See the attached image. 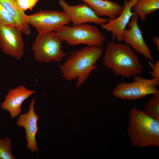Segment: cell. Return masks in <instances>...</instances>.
I'll list each match as a JSON object with an SVG mask.
<instances>
[{
  "instance_id": "16",
  "label": "cell",
  "mask_w": 159,
  "mask_h": 159,
  "mask_svg": "<svg viewBox=\"0 0 159 159\" xmlns=\"http://www.w3.org/2000/svg\"><path fill=\"white\" fill-rule=\"evenodd\" d=\"M159 9V0H138L132 7L134 12L137 14L143 21L146 16L155 12Z\"/></svg>"
},
{
  "instance_id": "10",
  "label": "cell",
  "mask_w": 159,
  "mask_h": 159,
  "mask_svg": "<svg viewBox=\"0 0 159 159\" xmlns=\"http://www.w3.org/2000/svg\"><path fill=\"white\" fill-rule=\"evenodd\" d=\"M138 15L136 13L131 17L127 25L128 29L123 32L124 41L131 46L138 54H141L145 59L154 62L151 51L146 43L142 32L138 24Z\"/></svg>"
},
{
  "instance_id": "7",
  "label": "cell",
  "mask_w": 159,
  "mask_h": 159,
  "mask_svg": "<svg viewBox=\"0 0 159 159\" xmlns=\"http://www.w3.org/2000/svg\"><path fill=\"white\" fill-rule=\"evenodd\" d=\"M28 23L35 27L38 34L56 32L70 22L63 11L55 10H42L29 15H26Z\"/></svg>"
},
{
  "instance_id": "9",
  "label": "cell",
  "mask_w": 159,
  "mask_h": 159,
  "mask_svg": "<svg viewBox=\"0 0 159 159\" xmlns=\"http://www.w3.org/2000/svg\"><path fill=\"white\" fill-rule=\"evenodd\" d=\"M58 3L73 25L87 23L101 25L108 21L107 18H101L97 15L85 3L72 6L64 0H58Z\"/></svg>"
},
{
  "instance_id": "5",
  "label": "cell",
  "mask_w": 159,
  "mask_h": 159,
  "mask_svg": "<svg viewBox=\"0 0 159 159\" xmlns=\"http://www.w3.org/2000/svg\"><path fill=\"white\" fill-rule=\"evenodd\" d=\"M62 42L54 31L38 34L32 46L35 59L44 63L60 62L67 54L62 50Z\"/></svg>"
},
{
  "instance_id": "2",
  "label": "cell",
  "mask_w": 159,
  "mask_h": 159,
  "mask_svg": "<svg viewBox=\"0 0 159 159\" xmlns=\"http://www.w3.org/2000/svg\"><path fill=\"white\" fill-rule=\"evenodd\" d=\"M102 61L104 65L111 70L116 76L130 78L141 74L143 70L138 56L126 43L109 42Z\"/></svg>"
},
{
  "instance_id": "1",
  "label": "cell",
  "mask_w": 159,
  "mask_h": 159,
  "mask_svg": "<svg viewBox=\"0 0 159 159\" xmlns=\"http://www.w3.org/2000/svg\"><path fill=\"white\" fill-rule=\"evenodd\" d=\"M102 47L88 46L72 51L59 69L62 77L67 81L76 79V87L80 86L97 68L95 65L102 56Z\"/></svg>"
},
{
  "instance_id": "14",
  "label": "cell",
  "mask_w": 159,
  "mask_h": 159,
  "mask_svg": "<svg viewBox=\"0 0 159 159\" xmlns=\"http://www.w3.org/2000/svg\"><path fill=\"white\" fill-rule=\"evenodd\" d=\"M80 0L86 3L98 16H107L110 19H116L124 9V6L109 0Z\"/></svg>"
},
{
  "instance_id": "11",
  "label": "cell",
  "mask_w": 159,
  "mask_h": 159,
  "mask_svg": "<svg viewBox=\"0 0 159 159\" xmlns=\"http://www.w3.org/2000/svg\"><path fill=\"white\" fill-rule=\"evenodd\" d=\"M35 102V99L34 98L29 105L28 112L19 115L16 121L17 126L24 128L26 147L32 152L39 150L35 137L39 130L37 122L39 117L34 110Z\"/></svg>"
},
{
  "instance_id": "12",
  "label": "cell",
  "mask_w": 159,
  "mask_h": 159,
  "mask_svg": "<svg viewBox=\"0 0 159 159\" xmlns=\"http://www.w3.org/2000/svg\"><path fill=\"white\" fill-rule=\"evenodd\" d=\"M137 1L124 0V9L118 17L114 19H109L107 23L101 25L102 29L112 32V41L114 42L116 38L119 42L124 41L123 31L134 14V12L131 11V9Z\"/></svg>"
},
{
  "instance_id": "21",
  "label": "cell",
  "mask_w": 159,
  "mask_h": 159,
  "mask_svg": "<svg viewBox=\"0 0 159 159\" xmlns=\"http://www.w3.org/2000/svg\"><path fill=\"white\" fill-rule=\"evenodd\" d=\"M148 64L152 70V71H149V73L153 77V78L159 80V60H158L153 63L150 60L148 62Z\"/></svg>"
},
{
  "instance_id": "13",
  "label": "cell",
  "mask_w": 159,
  "mask_h": 159,
  "mask_svg": "<svg viewBox=\"0 0 159 159\" xmlns=\"http://www.w3.org/2000/svg\"><path fill=\"white\" fill-rule=\"evenodd\" d=\"M35 91V90L29 89L23 85L10 89L1 103V107L9 112L11 118L16 117L21 113L23 103Z\"/></svg>"
},
{
  "instance_id": "19",
  "label": "cell",
  "mask_w": 159,
  "mask_h": 159,
  "mask_svg": "<svg viewBox=\"0 0 159 159\" xmlns=\"http://www.w3.org/2000/svg\"><path fill=\"white\" fill-rule=\"evenodd\" d=\"M0 24L17 27L15 20L0 3Z\"/></svg>"
},
{
  "instance_id": "15",
  "label": "cell",
  "mask_w": 159,
  "mask_h": 159,
  "mask_svg": "<svg viewBox=\"0 0 159 159\" xmlns=\"http://www.w3.org/2000/svg\"><path fill=\"white\" fill-rule=\"evenodd\" d=\"M0 3L13 17L23 33L27 35L31 34V28L26 21V15L18 6L16 0H0Z\"/></svg>"
},
{
  "instance_id": "3",
  "label": "cell",
  "mask_w": 159,
  "mask_h": 159,
  "mask_svg": "<svg viewBox=\"0 0 159 159\" xmlns=\"http://www.w3.org/2000/svg\"><path fill=\"white\" fill-rule=\"evenodd\" d=\"M127 132L134 146L159 147V121L135 108L129 112Z\"/></svg>"
},
{
  "instance_id": "18",
  "label": "cell",
  "mask_w": 159,
  "mask_h": 159,
  "mask_svg": "<svg viewBox=\"0 0 159 159\" xmlns=\"http://www.w3.org/2000/svg\"><path fill=\"white\" fill-rule=\"evenodd\" d=\"M12 141L8 137L0 138V159H15L12 153Z\"/></svg>"
},
{
  "instance_id": "23",
  "label": "cell",
  "mask_w": 159,
  "mask_h": 159,
  "mask_svg": "<svg viewBox=\"0 0 159 159\" xmlns=\"http://www.w3.org/2000/svg\"><path fill=\"white\" fill-rule=\"evenodd\" d=\"M136 0L138 1V0Z\"/></svg>"
},
{
  "instance_id": "22",
  "label": "cell",
  "mask_w": 159,
  "mask_h": 159,
  "mask_svg": "<svg viewBox=\"0 0 159 159\" xmlns=\"http://www.w3.org/2000/svg\"><path fill=\"white\" fill-rule=\"evenodd\" d=\"M152 40L153 43L156 47L157 51L159 52V39L156 36H154Z\"/></svg>"
},
{
  "instance_id": "6",
  "label": "cell",
  "mask_w": 159,
  "mask_h": 159,
  "mask_svg": "<svg viewBox=\"0 0 159 159\" xmlns=\"http://www.w3.org/2000/svg\"><path fill=\"white\" fill-rule=\"evenodd\" d=\"M134 77V81L130 83H119L114 89L112 95L122 100H135L159 92L157 87L159 80L145 79L138 75Z\"/></svg>"
},
{
  "instance_id": "17",
  "label": "cell",
  "mask_w": 159,
  "mask_h": 159,
  "mask_svg": "<svg viewBox=\"0 0 159 159\" xmlns=\"http://www.w3.org/2000/svg\"><path fill=\"white\" fill-rule=\"evenodd\" d=\"M143 110L149 116L159 121V92L152 94L144 105Z\"/></svg>"
},
{
  "instance_id": "8",
  "label": "cell",
  "mask_w": 159,
  "mask_h": 159,
  "mask_svg": "<svg viewBox=\"0 0 159 159\" xmlns=\"http://www.w3.org/2000/svg\"><path fill=\"white\" fill-rule=\"evenodd\" d=\"M23 33L17 27L0 24V47L5 54L17 60L24 54Z\"/></svg>"
},
{
  "instance_id": "20",
  "label": "cell",
  "mask_w": 159,
  "mask_h": 159,
  "mask_svg": "<svg viewBox=\"0 0 159 159\" xmlns=\"http://www.w3.org/2000/svg\"><path fill=\"white\" fill-rule=\"evenodd\" d=\"M39 0H16L19 7L24 11L29 9L32 10Z\"/></svg>"
},
{
  "instance_id": "4",
  "label": "cell",
  "mask_w": 159,
  "mask_h": 159,
  "mask_svg": "<svg viewBox=\"0 0 159 159\" xmlns=\"http://www.w3.org/2000/svg\"><path fill=\"white\" fill-rule=\"evenodd\" d=\"M62 42L70 46L81 44L102 47L106 39L97 27L86 23L64 26L55 32Z\"/></svg>"
}]
</instances>
